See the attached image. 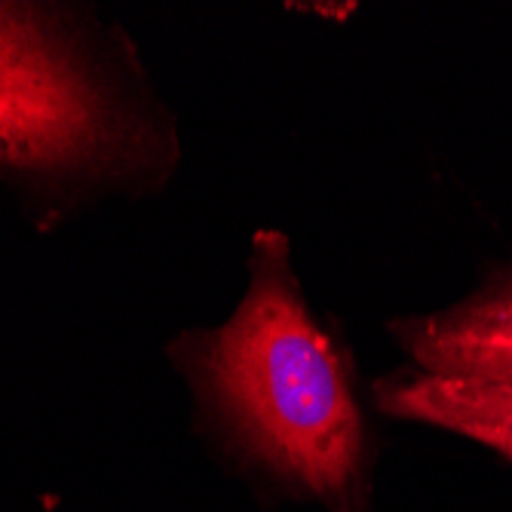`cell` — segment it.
<instances>
[{
    "label": "cell",
    "instance_id": "1",
    "mask_svg": "<svg viewBox=\"0 0 512 512\" xmlns=\"http://www.w3.org/2000/svg\"><path fill=\"white\" fill-rule=\"evenodd\" d=\"M246 292L215 329L169 347L197 424L258 494L325 512H375V439L353 359L310 307L292 240L261 227Z\"/></svg>",
    "mask_w": 512,
    "mask_h": 512
},
{
    "label": "cell",
    "instance_id": "2",
    "mask_svg": "<svg viewBox=\"0 0 512 512\" xmlns=\"http://www.w3.org/2000/svg\"><path fill=\"white\" fill-rule=\"evenodd\" d=\"M178 160L148 89L62 7L0 4V175L31 188H142Z\"/></svg>",
    "mask_w": 512,
    "mask_h": 512
},
{
    "label": "cell",
    "instance_id": "3",
    "mask_svg": "<svg viewBox=\"0 0 512 512\" xmlns=\"http://www.w3.org/2000/svg\"><path fill=\"white\" fill-rule=\"evenodd\" d=\"M387 335L421 375L512 387V261L448 307L387 322Z\"/></svg>",
    "mask_w": 512,
    "mask_h": 512
},
{
    "label": "cell",
    "instance_id": "4",
    "mask_svg": "<svg viewBox=\"0 0 512 512\" xmlns=\"http://www.w3.org/2000/svg\"><path fill=\"white\" fill-rule=\"evenodd\" d=\"M371 402L396 421L473 439L512 463V387L430 378L405 365L371 384Z\"/></svg>",
    "mask_w": 512,
    "mask_h": 512
}]
</instances>
